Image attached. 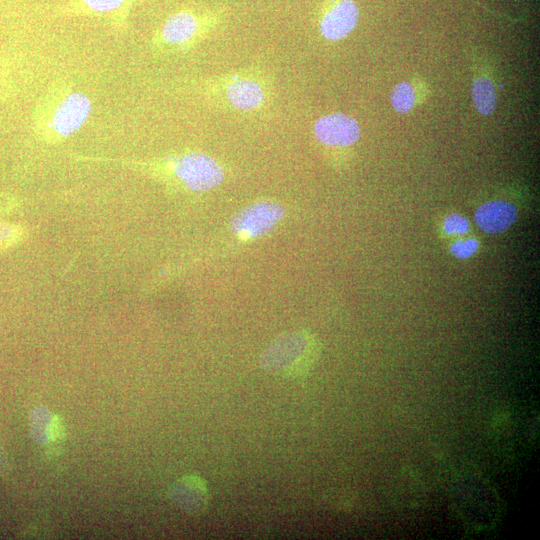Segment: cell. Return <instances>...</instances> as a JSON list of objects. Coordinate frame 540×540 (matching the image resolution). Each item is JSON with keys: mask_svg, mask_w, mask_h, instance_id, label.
Returning <instances> with one entry per match:
<instances>
[{"mask_svg": "<svg viewBox=\"0 0 540 540\" xmlns=\"http://www.w3.org/2000/svg\"><path fill=\"white\" fill-rule=\"evenodd\" d=\"M26 236L27 231L23 226L0 221V253L18 245Z\"/></svg>", "mask_w": 540, "mask_h": 540, "instance_id": "obj_14", "label": "cell"}, {"mask_svg": "<svg viewBox=\"0 0 540 540\" xmlns=\"http://www.w3.org/2000/svg\"><path fill=\"white\" fill-rule=\"evenodd\" d=\"M359 8L354 0H324L318 12L321 36L331 42L346 38L357 26Z\"/></svg>", "mask_w": 540, "mask_h": 540, "instance_id": "obj_8", "label": "cell"}, {"mask_svg": "<svg viewBox=\"0 0 540 540\" xmlns=\"http://www.w3.org/2000/svg\"><path fill=\"white\" fill-rule=\"evenodd\" d=\"M227 11L224 6L178 10L161 25L155 42L163 48L190 49L205 40L222 24Z\"/></svg>", "mask_w": 540, "mask_h": 540, "instance_id": "obj_4", "label": "cell"}, {"mask_svg": "<svg viewBox=\"0 0 540 540\" xmlns=\"http://www.w3.org/2000/svg\"><path fill=\"white\" fill-rule=\"evenodd\" d=\"M135 0H79V9L95 14L114 13L123 7L127 8Z\"/></svg>", "mask_w": 540, "mask_h": 540, "instance_id": "obj_15", "label": "cell"}, {"mask_svg": "<svg viewBox=\"0 0 540 540\" xmlns=\"http://www.w3.org/2000/svg\"><path fill=\"white\" fill-rule=\"evenodd\" d=\"M392 107L399 113H407L415 105V91L408 82L397 84L390 96Z\"/></svg>", "mask_w": 540, "mask_h": 540, "instance_id": "obj_12", "label": "cell"}, {"mask_svg": "<svg viewBox=\"0 0 540 540\" xmlns=\"http://www.w3.org/2000/svg\"><path fill=\"white\" fill-rule=\"evenodd\" d=\"M471 95L473 105L480 114L488 116L494 112L497 96L494 84L490 79L479 77L474 80Z\"/></svg>", "mask_w": 540, "mask_h": 540, "instance_id": "obj_10", "label": "cell"}, {"mask_svg": "<svg viewBox=\"0 0 540 540\" xmlns=\"http://www.w3.org/2000/svg\"><path fill=\"white\" fill-rule=\"evenodd\" d=\"M286 210L275 200H258L244 206L230 217L224 230L204 254L212 257L231 252L273 231L284 219Z\"/></svg>", "mask_w": 540, "mask_h": 540, "instance_id": "obj_3", "label": "cell"}, {"mask_svg": "<svg viewBox=\"0 0 540 540\" xmlns=\"http://www.w3.org/2000/svg\"><path fill=\"white\" fill-rule=\"evenodd\" d=\"M141 165L147 173L168 187L186 193L213 190L226 178L223 164L201 151H187Z\"/></svg>", "mask_w": 540, "mask_h": 540, "instance_id": "obj_2", "label": "cell"}, {"mask_svg": "<svg viewBox=\"0 0 540 540\" xmlns=\"http://www.w3.org/2000/svg\"><path fill=\"white\" fill-rule=\"evenodd\" d=\"M480 248V241L471 233L449 240L448 249L451 255L460 260L473 257Z\"/></svg>", "mask_w": 540, "mask_h": 540, "instance_id": "obj_13", "label": "cell"}, {"mask_svg": "<svg viewBox=\"0 0 540 540\" xmlns=\"http://www.w3.org/2000/svg\"><path fill=\"white\" fill-rule=\"evenodd\" d=\"M438 231L442 239H454L470 234V220L463 214L449 212L438 223Z\"/></svg>", "mask_w": 540, "mask_h": 540, "instance_id": "obj_11", "label": "cell"}, {"mask_svg": "<svg viewBox=\"0 0 540 540\" xmlns=\"http://www.w3.org/2000/svg\"><path fill=\"white\" fill-rule=\"evenodd\" d=\"M312 133L326 152L338 154L356 144L360 137V126L352 116L333 112L319 117L313 124Z\"/></svg>", "mask_w": 540, "mask_h": 540, "instance_id": "obj_7", "label": "cell"}, {"mask_svg": "<svg viewBox=\"0 0 540 540\" xmlns=\"http://www.w3.org/2000/svg\"><path fill=\"white\" fill-rule=\"evenodd\" d=\"M200 92L214 108L243 116L262 114L273 105L274 82L260 66H249L205 78Z\"/></svg>", "mask_w": 540, "mask_h": 540, "instance_id": "obj_1", "label": "cell"}, {"mask_svg": "<svg viewBox=\"0 0 540 540\" xmlns=\"http://www.w3.org/2000/svg\"><path fill=\"white\" fill-rule=\"evenodd\" d=\"M91 110L90 100L82 93L69 95L53 116L55 132L66 137L76 132L86 121Z\"/></svg>", "mask_w": 540, "mask_h": 540, "instance_id": "obj_9", "label": "cell"}, {"mask_svg": "<svg viewBox=\"0 0 540 540\" xmlns=\"http://www.w3.org/2000/svg\"><path fill=\"white\" fill-rule=\"evenodd\" d=\"M319 343L309 332L297 330L276 337L263 351L260 365L263 369L283 375H300L315 362Z\"/></svg>", "mask_w": 540, "mask_h": 540, "instance_id": "obj_5", "label": "cell"}, {"mask_svg": "<svg viewBox=\"0 0 540 540\" xmlns=\"http://www.w3.org/2000/svg\"><path fill=\"white\" fill-rule=\"evenodd\" d=\"M520 190H504L479 201L473 212L477 227L486 234H500L511 228L527 204Z\"/></svg>", "mask_w": 540, "mask_h": 540, "instance_id": "obj_6", "label": "cell"}]
</instances>
